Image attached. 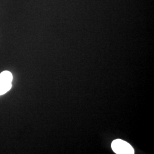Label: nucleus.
Listing matches in <instances>:
<instances>
[{"label":"nucleus","instance_id":"nucleus-1","mask_svg":"<svg viewBox=\"0 0 154 154\" xmlns=\"http://www.w3.org/2000/svg\"><path fill=\"white\" fill-rule=\"evenodd\" d=\"M111 148L113 151L117 154H134V149L132 146L121 139H116L111 143Z\"/></svg>","mask_w":154,"mask_h":154},{"label":"nucleus","instance_id":"nucleus-2","mask_svg":"<svg viewBox=\"0 0 154 154\" xmlns=\"http://www.w3.org/2000/svg\"><path fill=\"white\" fill-rule=\"evenodd\" d=\"M13 80V75L9 71H4L0 74V82L4 83H11Z\"/></svg>","mask_w":154,"mask_h":154},{"label":"nucleus","instance_id":"nucleus-3","mask_svg":"<svg viewBox=\"0 0 154 154\" xmlns=\"http://www.w3.org/2000/svg\"><path fill=\"white\" fill-rule=\"evenodd\" d=\"M11 83H4L0 82V95H4L9 91L11 88Z\"/></svg>","mask_w":154,"mask_h":154}]
</instances>
